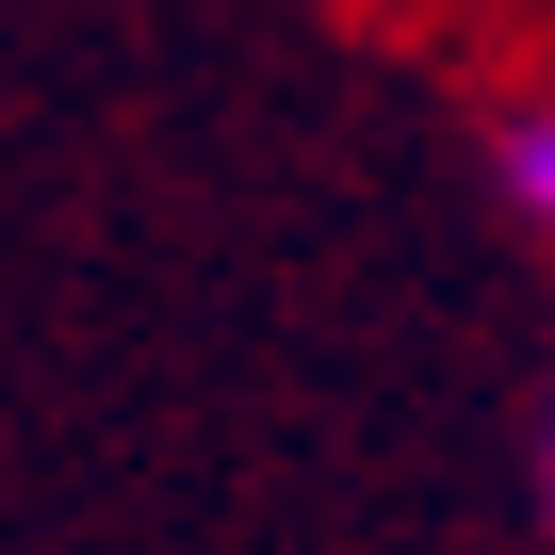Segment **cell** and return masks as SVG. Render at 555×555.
Segmentation results:
<instances>
[{"mask_svg": "<svg viewBox=\"0 0 555 555\" xmlns=\"http://www.w3.org/2000/svg\"><path fill=\"white\" fill-rule=\"evenodd\" d=\"M490 164H506V196H522V229H555V99H522V115L490 131Z\"/></svg>", "mask_w": 555, "mask_h": 555, "instance_id": "cell-1", "label": "cell"}]
</instances>
